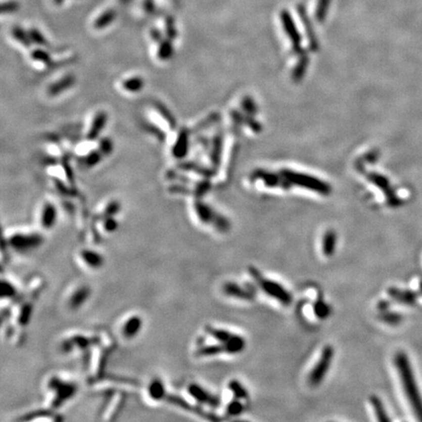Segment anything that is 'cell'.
I'll return each mask as SVG.
<instances>
[{"label":"cell","mask_w":422,"mask_h":422,"mask_svg":"<svg viewBox=\"0 0 422 422\" xmlns=\"http://www.w3.org/2000/svg\"><path fill=\"white\" fill-rule=\"evenodd\" d=\"M150 35H151V38H152V40L154 41V42H156V43H160L165 37L163 36V34H162V32L160 31V29H151V31H150Z\"/></svg>","instance_id":"ee69618b"},{"label":"cell","mask_w":422,"mask_h":422,"mask_svg":"<svg viewBox=\"0 0 422 422\" xmlns=\"http://www.w3.org/2000/svg\"><path fill=\"white\" fill-rule=\"evenodd\" d=\"M48 389L53 394L51 408L58 409L73 400L78 392V386L74 382L53 377L48 381Z\"/></svg>","instance_id":"7a4b0ae2"},{"label":"cell","mask_w":422,"mask_h":422,"mask_svg":"<svg viewBox=\"0 0 422 422\" xmlns=\"http://www.w3.org/2000/svg\"><path fill=\"white\" fill-rule=\"evenodd\" d=\"M223 292L230 297L233 298H238L241 300H247V301H250L254 299L255 293L254 291L248 289V288H244L236 283H232V282H228L223 286Z\"/></svg>","instance_id":"4fadbf2b"},{"label":"cell","mask_w":422,"mask_h":422,"mask_svg":"<svg viewBox=\"0 0 422 422\" xmlns=\"http://www.w3.org/2000/svg\"><path fill=\"white\" fill-rule=\"evenodd\" d=\"M58 221V208L57 206L50 202L43 204L40 212L39 223L44 230H52Z\"/></svg>","instance_id":"7c38bea8"},{"label":"cell","mask_w":422,"mask_h":422,"mask_svg":"<svg viewBox=\"0 0 422 422\" xmlns=\"http://www.w3.org/2000/svg\"><path fill=\"white\" fill-rule=\"evenodd\" d=\"M246 346H247L246 339L239 335H235L233 338L228 343L223 345L225 353L230 354V355H237V354L242 353L244 350L246 349Z\"/></svg>","instance_id":"44dd1931"},{"label":"cell","mask_w":422,"mask_h":422,"mask_svg":"<svg viewBox=\"0 0 422 422\" xmlns=\"http://www.w3.org/2000/svg\"><path fill=\"white\" fill-rule=\"evenodd\" d=\"M91 294H92V291L90 287L84 286V285L78 287L69 297V300H68L69 308L73 311L79 310L81 307H83L87 303Z\"/></svg>","instance_id":"5bb4252c"},{"label":"cell","mask_w":422,"mask_h":422,"mask_svg":"<svg viewBox=\"0 0 422 422\" xmlns=\"http://www.w3.org/2000/svg\"><path fill=\"white\" fill-rule=\"evenodd\" d=\"M205 332H206L207 335H210L212 338H214L217 341V343H220L222 345H225L226 343H228L235 336V334L229 332V331H226V330H223V329L213 327V326H210V325L205 326Z\"/></svg>","instance_id":"ffe728a7"},{"label":"cell","mask_w":422,"mask_h":422,"mask_svg":"<svg viewBox=\"0 0 422 422\" xmlns=\"http://www.w3.org/2000/svg\"><path fill=\"white\" fill-rule=\"evenodd\" d=\"M190 135L191 130L187 127H182L178 132L171 148V155L175 160H182L187 157L190 149Z\"/></svg>","instance_id":"52a82bcc"},{"label":"cell","mask_w":422,"mask_h":422,"mask_svg":"<svg viewBox=\"0 0 422 422\" xmlns=\"http://www.w3.org/2000/svg\"><path fill=\"white\" fill-rule=\"evenodd\" d=\"M395 365L401 379L404 392L407 396L408 404L417 419L422 420L421 395L419 393L408 356L403 352L397 353L395 356Z\"/></svg>","instance_id":"6da1fadb"},{"label":"cell","mask_w":422,"mask_h":422,"mask_svg":"<svg viewBox=\"0 0 422 422\" xmlns=\"http://www.w3.org/2000/svg\"><path fill=\"white\" fill-rule=\"evenodd\" d=\"M12 36L16 41L23 45L25 48H29L32 45L31 39L29 37V30L26 31L19 26H16L12 29Z\"/></svg>","instance_id":"f546056e"},{"label":"cell","mask_w":422,"mask_h":422,"mask_svg":"<svg viewBox=\"0 0 422 422\" xmlns=\"http://www.w3.org/2000/svg\"><path fill=\"white\" fill-rule=\"evenodd\" d=\"M187 392L190 396L200 405L211 408H218L221 405V400L214 394L208 392L202 385L198 383H191L187 387Z\"/></svg>","instance_id":"8992f818"},{"label":"cell","mask_w":422,"mask_h":422,"mask_svg":"<svg viewBox=\"0 0 422 422\" xmlns=\"http://www.w3.org/2000/svg\"><path fill=\"white\" fill-rule=\"evenodd\" d=\"M10 248L19 253H28L40 248L44 243V238L38 233H13L7 240Z\"/></svg>","instance_id":"277c9868"},{"label":"cell","mask_w":422,"mask_h":422,"mask_svg":"<svg viewBox=\"0 0 422 422\" xmlns=\"http://www.w3.org/2000/svg\"><path fill=\"white\" fill-rule=\"evenodd\" d=\"M144 326V320L139 315H132L123 321L120 333L123 338L127 340L135 339L141 334Z\"/></svg>","instance_id":"ba28073f"},{"label":"cell","mask_w":422,"mask_h":422,"mask_svg":"<svg viewBox=\"0 0 422 422\" xmlns=\"http://www.w3.org/2000/svg\"><path fill=\"white\" fill-rule=\"evenodd\" d=\"M421 291H422V285H421Z\"/></svg>","instance_id":"bcb514c9"},{"label":"cell","mask_w":422,"mask_h":422,"mask_svg":"<svg viewBox=\"0 0 422 422\" xmlns=\"http://www.w3.org/2000/svg\"><path fill=\"white\" fill-rule=\"evenodd\" d=\"M153 105H154V108H155L156 112L167 123L169 128L172 129V130L175 129L176 126H177V120L175 118L173 113L170 111V109L167 108V106L165 104H163L160 101H155Z\"/></svg>","instance_id":"ac0fdd59"},{"label":"cell","mask_w":422,"mask_h":422,"mask_svg":"<svg viewBox=\"0 0 422 422\" xmlns=\"http://www.w3.org/2000/svg\"><path fill=\"white\" fill-rule=\"evenodd\" d=\"M104 158L105 157L103 156L102 153L98 149L97 150H92V151L87 153L85 156L80 158L79 163L84 168L90 169V168H93V167L97 166L102 161Z\"/></svg>","instance_id":"603a6c76"},{"label":"cell","mask_w":422,"mask_h":422,"mask_svg":"<svg viewBox=\"0 0 422 422\" xmlns=\"http://www.w3.org/2000/svg\"><path fill=\"white\" fill-rule=\"evenodd\" d=\"M244 410H245V406L242 403V400H239V399H236V398L228 404V406L226 408L227 414L231 415V416L240 415L241 413H243Z\"/></svg>","instance_id":"d590c367"},{"label":"cell","mask_w":422,"mask_h":422,"mask_svg":"<svg viewBox=\"0 0 422 422\" xmlns=\"http://www.w3.org/2000/svg\"><path fill=\"white\" fill-rule=\"evenodd\" d=\"M79 257L85 267L94 271L102 269L106 262L105 257L101 252L91 248L82 249L79 253Z\"/></svg>","instance_id":"8fae6325"},{"label":"cell","mask_w":422,"mask_h":422,"mask_svg":"<svg viewBox=\"0 0 422 422\" xmlns=\"http://www.w3.org/2000/svg\"><path fill=\"white\" fill-rule=\"evenodd\" d=\"M29 34L32 44H35L37 46L44 47V48L45 47L47 48L49 46V41L47 40V38L44 36L43 33L40 30H38L37 29H34V28L29 29Z\"/></svg>","instance_id":"d6a6232c"},{"label":"cell","mask_w":422,"mask_h":422,"mask_svg":"<svg viewBox=\"0 0 422 422\" xmlns=\"http://www.w3.org/2000/svg\"><path fill=\"white\" fill-rule=\"evenodd\" d=\"M101 223H102V229L106 233H116L119 228V222L117 219H116V216L102 219Z\"/></svg>","instance_id":"e575fe53"},{"label":"cell","mask_w":422,"mask_h":422,"mask_svg":"<svg viewBox=\"0 0 422 422\" xmlns=\"http://www.w3.org/2000/svg\"><path fill=\"white\" fill-rule=\"evenodd\" d=\"M388 294L395 299L404 304H413L415 302V295L408 291H402L400 289L390 288L388 290Z\"/></svg>","instance_id":"d4e9b609"},{"label":"cell","mask_w":422,"mask_h":422,"mask_svg":"<svg viewBox=\"0 0 422 422\" xmlns=\"http://www.w3.org/2000/svg\"><path fill=\"white\" fill-rule=\"evenodd\" d=\"M121 209V204L117 201H112L111 203L106 205V207L104 208L101 216H100V220L106 218V217H111V216H116L117 214L119 213Z\"/></svg>","instance_id":"836d02e7"},{"label":"cell","mask_w":422,"mask_h":422,"mask_svg":"<svg viewBox=\"0 0 422 422\" xmlns=\"http://www.w3.org/2000/svg\"><path fill=\"white\" fill-rule=\"evenodd\" d=\"M145 87V79L139 75H133L121 81V88L128 93H139Z\"/></svg>","instance_id":"e0dca14e"},{"label":"cell","mask_w":422,"mask_h":422,"mask_svg":"<svg viewBox=\"0 0 422 422\" xmlns=\"http://www.w3.org/2000/svg\"><path fill=\"white\" fill-rule=\"evenodd\" d=\"M251 275L257 280L259 284L261 290H262L267 295L272 297L273 299L277 300L278 303L284 306H290L292 302V295L291 292L288 291L284 286L278 284L277 282L269 278H264L259 275L257 271H254L253 269L250 270Z\"/></svg>","instance_id":"3957f363"},{"label":"cell","mask_w":422,"mask_h":422,"mask_svg":"<svg viewBox=\"0 0 422 422\" xmlns=\"http://www.w3.org/2000/svg\"><path fill=\"white\" fill-rule=\"evenodd\" d=\"M117 18V13L113 9H109L100 15L94 22V28L96 29H103L109 27Z\"/></svg>","instance_id":"484cf974"},{"label":"cell","mask_w":422,"mask_h":422,"mask_svg":"<svg viewBox=\"0 0 422 422\" xmlns=\"http://www.w3.org/2000/svg\"><path fill=\"white\" fill-rule=\"evenodd\" d=\"M334 356H335V349L333 348V346L326 345L322 349L318 362L314 365L308 378V382L311 386L313 387L319 386L322 382L327 371L331 368V365L334 360Z\"/></svg>","instance_id":"5b68a950"},{"label":"cell","mask_w":422,"mask_h":422,"mask_svg":"<svg viewBox=\"0 0 422 422\" xmlns=\"http://www.w3.org/2000/svg\"><path fill=\"white\" fill-rule=\"evenodd\" d=\"M222 353H225V350L222 344L217 343V344H213V345H206V346H203L201 348L197 350L195 352V356L199 357V358H203V357H214L220 355Z\"/></svg>","instance_id":"4316f807"},{"label":"cell","mask_w":422,"mask_h":422,"mask_svg":"<svg viewBox=\"0 0 422 422\" xmlns=\"http://www.w3.org/2000/svg\"><path fill=\"white\" fill-rule=\"evenodd\" d=\"M19 3L15 2V1H9V2H5L2 4L1 6V11L2 14H6V13H14L16 11L19 10Z\"/></svg>","instance_id":"7bdbcfd3"},{"label":"cell","mask_w":422,"mask_h":422,"mask_svg":"<svg viewBox=\"0 0 422 422\" xmlns=\"http://www.w3.org/2000/svg\"><path fill=\"white\" fill-rule=\"evenodd\" d=\"M144 129L148 133H150L151 135H153L155 138H157L160 142H163L165 140V138H166V135H165V133L163 132V130L160 127H159V126H157L156 124H154V123L146 122L145 124H144Z\"/></svg>","instance_id":"74e56055"},{"label":"cell","mask_w":422,"mask_h":422,"mask_svg":"<svg viewBox=\"0 0 422 422\" xmlns=\"http://www.w3.org/2000/svg\"><path fill=\"white\" fill-rule=\"evenodd\" d=\"M31 314H32V304L27 303L23 306L20 312V316H19V323L23 326L27 325L30 320Z\"/></svg>","instance_id":"ab89813d"},{"label":"cell","mask_w":422,"mask_h":422,"mask_svg":"<svg viewBox=\"0 0 422 422\" xmlns=\"http://www.w3.org/2000/svg\"><path fill=\"white\" fill-rule=\"evenodd\" d=\"M29 57L33 62H36L38 64L46 66V67H51V66L54 65V61L52 59L51 54L47 50H45L44 47H39V48L33 49L30 52Z\"/></svg>","instance_id":"cb8c5ba5"},{"label":"cell","mask_w":422,"mask_h":422,"mask_svg":"<svg viewBox=\"0 0 422 422\" xmlns=\"http://www.w3.org/2000/svg\"><path fill=\"white\" fill-rule=\"evenodd\" d=\"M114 142L109 137H103L98 143V150L102 153L104 157H109L114 152Z\"/></svg>","instance_id":"8d00e7d4"},{"label":"cell","mask_w":422,"mask_h":422,"mask_svg":"<svg viewBox=\"0 0 422 422\" xmlns=\"http://www.w3.org/2000/svg\"><path fill=\"white\" fill-rule=\"evenodd\" d=\"M174 55V46L173 41L167 38H164L158 46L157 58L161 62L169 61Z\"/></svg>","instance_id":"7402d4cb"},{"label":"cell","mask_w":422,"mask_h":422,"mask_svg":"<svg viewBox=\"0 0 422 422\" xmlns=\"http://www.w3.org/2000/svg\"><path fill=\"white\" fill-rule=\"evenodd\" d=\"M148 397L154 402H162L167 400L168 394L165 383L160 378H154L147 386Z\"/></svg>","instance_id":"9a60e30c"},{"label":"cell","mask_w":422,"mask_h":422,"mask_svg":"<svg viewBox=\"0 0 422 422\" xmlns=\"http://www.w3.org/2000/svg\"><path fill=\"white\" fill-rule=\"evenodd\" d=\"M370 404L372 406V408H373L374 413H376V416H377L379 421L385 422L390 420L380 398H379L378 396H371L370 397Z\"/></svg>","instance_id":"f1b7e54d"},{"label":"cell","mask_w":422,"mask_h":422,"mask_svg":"<svg viewBox=\"0 0 422 422\" xmlns=\"http://www.w3.org/2000/svg\"><path fill=\"white\" fill-rule=\"evenodd\" d=\"M18 295V290L14 284L9 279L1 280V293L0 296L2 299H14Z\"/></svg>","instance_id":"1f68e13d"},{"label":"cell","mask_w":422,"mask_h":422,"mask_svg":"<svg viewBox=\"0 0 422 422\" xmlns=\"http://www.w3.org/2000/svg\"><path fill=\"white\" fill-rule=\"evenodd\" d=\"M379 318L383 322H385L387 324H390V325H396V324L400 323L401 320H402L401 315H399L395 312H386V311H382Z\"/></svg>","instance_id":"f35d334b"},{"label":"cell","mask_w":422,"mask_h":422,"mask_svg":"<svg viewBox=\"0 0 422 422\" xmlns=\"http://www.w3.org/2000/svg\"><path fill=\"white\" fill-rule=\"evenodd\" d=\"M63 1H64V0H54V2H55L56 4H61Z\"/></svg>","instance_id":"f6af8a7d"},{"label":"cell","mask_w":422,"mask_h":422,"mask_svg":"<svg viewBox=\"0 0 422 422\" xmlns=\"http://www.w3.org/2000/svg\"><path fill=\"white\" fill-rule=\"evenodd\" d=\"M194 209H195V212L197 214V217L203 224H205V225L212 224L213 220L217 214L213 211V209L210 206H208L207 204L202 203L200 201L195 203Z\"/></svg>","instance_id":"2e32d148"},{"label":"cell","mask_w":422,"mask_h":422,"mask_svg":"<svg viewBox=\"0 0 422 422\" xmlns=\"http://www.w3.org/2000/svg\"><path fill=\"white\" fill-rule=\"evenodd\" d=\"M53 182H54L56 189L61 195H64L67 197H71L73 195L72 189H70L62 180H60L58 178H53Z\"/></svg>","instance_id":"b9f144b4"},{"label":"cell","mask_w":422,"mask_h":422,"mask_svg":"<svg viewBox=\"0 0 422 422\" xmlns=\"http://www.w3.org/2000/svg\"><path fill=\"white\" fill-rule=\"evenodd\" d=\"M228 388L230 389V391L232 392L236 399H239V400H242V401L243 400H248V396H249L248 390L239 380H236V379L231 380L229 382Z\"/></svg>","instance_id":"4dcf8cb0"},{"label":"cell","mask_w":422,"mask_h":422,"mask_svg":"<svg viewBox=\"0 0 422 422\" xmlns=\"http://www.w3.org/2000/svg\"><path fill=\"white\" fill-rule=\"evenodd\" d=\"M109 116L107 112L99 111L95 114L86 133V139L88 141H96L100 138L101 133L106 128Z\"/></svg>","instance_id":"9c48e42d"},{"label":"cell","mask_w":422,"mask_h":422,"mask_svg":"<svg viewBox=\"0 0 422 422\" xmlns=\"http://www.w3.org/2000/svg\"><path fill=\"white\" fill-rule=\"evenodd\" d=\"M313 311L315 316L320 319V320H325L330 317L332 309L330 305L322 299V298H318L313 305Z\"/></svg>","instance_id":"83f0119b"},{"label":"cell","mask_w":422,"mask_h":422,"mask_svg":"<svg viewBox=\"0 0 422 422\" xmlns=\"http://www.w3.org/2000/svg\"><path fill=\"white\" fill-rule=\"evenodd\" d=\"M76 82V77L73 73H66L60 79L52 82L47 87V94L50 97H58L64 92L73 87Z\"/></svg>","instance_id":"30bf717a"},{"label":"cell","mask_w":422,"mask_h":422,"mask_svg":"<svg viewBox=\"0 0 422 422\" xmlns=\"http://www.w3.org/2000/svg\"><path fill=\"white\" fill-rule=\"evenodd\" d=\"M176 36H177V29L175 26L174 19L171 17H168L165 20V38L173 41Z\"/></svg>","instance_id":"60d3db41"},{"label":"cell","mask_w":422,"mask_h":422,"mask_svg":"<svg viewBox=\"0 0 422 422\" xmlns=\"http://www.w3.org/2000/svg\"><path fill=\"white\" fill-rule=\"evenodd\" d=\"M337 247V235L335 231L330 230L325 232L322 238L321 251L322 254L326 257H331L335 254V249Z\"/></svg>","instance_id":"d6986e66"}]
</instances>
